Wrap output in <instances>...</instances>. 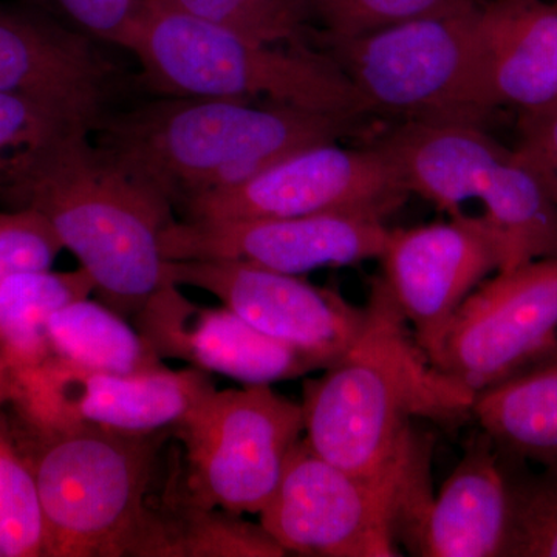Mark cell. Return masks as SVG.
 Returning a JSON list of instances; mask_svg holds the SVG:
<instances>
[{
    "label": "cell",
    "instance_id": "11",
    "mask_svg": "<svg viewBox=\"0 0 557 557\" xmlns=\"http://www.w3.org/2000/svg\"><path fill=\"white\" fill-rule=\"evenodd\" d=\"M557 344V258L479 285L450 322L435 368L472 394L509 379Z\"/></svg>",
    "mask_w": 557,
    "mask_h": 557
},
{
    "label": "cell",
    "instance_id": "32",
    "mask_svg": "<svg viewBox=\"0 0 557 557\" xmlns=\"http://www.w3.org/2000/svg\"><path fill=\"white\" fill-rule=\"evenodd\" d=\"M515 152L536 175L557 207V104L520 115Z\"/></svg>",
    "mask_w": 557,
    "mask_h": 557
},
{
    "label": "cell",
    "instance_id": "25",
    "mask_svg": "<svg viewBox=\"0 0 557 557\" xmlns=\"http://www.w3.org/2000/svg\"><path fill=\"white\" fill-rule=\"evenodd\" d=\"M44 556V522L35 478L13 432L0 420V557Z\"/></svg>",
    "mask_w": 557,
    "mask_h": 557
},
{
    "label": "cell",
    "instance_id": "13",
    "mask_svg": "<svg viewBox=\"0 0 557 557\" xmlns=\"http://www.w3.org/2000/svg\"><path fill=\"white\" fill-rule=\"evenodd\" d=\"M388 233L383 218L364 212L218 222L174 219L161 233L160 248L166 260H230L300 276L380 259Z\"/></svg>",
    "mask_w": 557,
    "mask_h": 557
},
{
    "label": "cell",
    "instance_id": "2",
    "mask_svg": "<svg viewBox=\"0 0 557 557\" xmlns=\"http://www.w3.org/2000/svg\"><path fill=\"white\" fill-rule=\"evenodd\" d=\"M0 207L46 218L121 317L134 318L166 284L160 239L174 209L104 156L87 127L33 150L0 188Z\"/></svg>",
    "mask_w": 557,
    "mask_h": 557
},
{
    "label": "cell",
    "instance_id": "10",
    "mask_svg": "<svg viewBox=\"0 0 557 557\" xmlns=\"http://www.w3.org/2000/svg\"><path fill=\"white\" fill-rule=\"evenodd\" d=\"M214 391L208 373L194 368L119 375L50 358L22 383L11 406L20 426L35 431L172 434Z\"/></svg>",
    "mask_w": 557,
    "mask_h": 557
},
{
    "label": "cell",
    "instance_id": "17",
    "mask_svg": "<svg viewBox=\"0 0 557 557\" xmlns=\"http://www.w3.org/2000/svg\"><path fill=\"white\" fill-rule=\"evenodd\" d=\"M478 36L494 110L527 115L557 104V3L491 0L479 5Z\"/></svg>",
    "mask_w": 557,
    "mask_h": 557
},
{
    "label": "cell",
    "instance_id": "8",
    "mask_svg": "<svg viewBox=\"0 0 557 557\" xmlns=\"http://www.w3.org/2000/svg\"><path fill=\"white\" fill-rule=\"evenodd\" d=\"M306 432L302 405L269 384L215 388L174 429L185 445L186 485L199 500L260 515Z\"/></svg>",
    "mask_w": 557,
    "mask_h": 557
},
{
    "label": "cell",
    "instance_id": "14",
    "mask_svg": "<svg viewBox=\"0 0 557 557\" xmlns=\"http://www.w3.org/2000/svg\"><path fill=\"white\" fill-rule=\"evenodd\" d=\"M380 260L381 281L432 364L458 309L504 262L485 219L463 212L448 222L391 230Z\"/></svg>",
    "mask_w": 557,
    "mask_h": 557
},
{
    "label": "cell",
    "instance_id": "6",
    "mask_svg": "<svg viewBox=\"0 0 557 557\" xmlns=\"http://www.w3.org/2000/svg\"><path fill=\"white\" fill-rule=\"evenodd\" d=\"M432 440L386 472L361 475L336 467L300 440L276 493L260 512L287 555L395 557L416 548L431 507Z\"/></svg>",
    "mask_w": 557,
    "mask_h": 557
},
{
    "label": "cell",
    "instance_id": "7",
    "mask_svg": "<svg viewBox=\"0 0 557 557\" xmlns=\"http://www.w3.org/2000/svg\"><path fill=\"white\" fill-rule=\"evenodd\" d=\"M478 17L479 3L456 0L416 20L327 42L369 112L483 126L494 109L483 81Z\"/></svg>",
    "mask_w": 557,
    "mask_h": 557
},
{
    "label": "cell",
    "instance_id": "5",
    "mask_svg": "<svg viewBox=\"0 0 557 557\" xmlns=\"http://www.w3.org/2000/svg\"><path fill=\"white\" fill-rule=\"evenodd\" d=\"M38 490L44 556L137 557L146 508L171 432H13Z\"/></svg>",
    "mask_w": 557,
    "mask_h": 557
},
{
    "label": "cell",
    "instance_id": "9",
    "mask_svg": "<svg viewBox=\"0 0 557 557\" xmlns=\"http://www.w3.org/2000/svg\"><path fill=\"white\" fill-rule=\"evenodd\" d=\"M409 193L373 148L319 143L289 153L244 182L209 190L177 209L185 222L288 219L364 212L386 219Z\"/></svg>",
    "mask_w": 557,
    "mask_h": 557
},
{
    "label": "cell",
    "instance_id": "12",
    "mask_svg": "<svg viewBox=\"0 0 557 557\" xmlns=\"http://www.w3.org/2000/svg\"><path fill=\"white\" fill-rule=\"evenodd\" d=\"M164 278L211 293L251 327L324 369L346 354L364 327L366 307L295 274L230 260H166Z\"/></svg>",
    "mask_w": 557,
    "mask_h": 557
},
{
    "label": "cell",
    "instance_id": "29",
    "mask_svg": "<svg viewBox=\"0 0 557 557\" xmlns=\"http://www.w3.org/2000/svg\"><path fill=\"white\" fill-rule=\"evenodd\" d=\"M456 0H306L329 40L355 38L434 11Z\"/></svg>",
    "mask_w": 557,
    "mask_h": 557
},
{
    "label": "cell",
    "instance_id": "24",
    "mask_svg": "<svg viewBox=\"0 0 557 557\" xmlns=\"http://www.w3.org/2000/svg\"><path fill=\"white\" fill-rule=\"evenodd\" d=\"M51 358L95 372L141 375L164 369L163 359L127 319L106 304L73 300L49 319Z\"/></svg>",
    "mask_w": 557,
    "mask_h": 557
},
{
    "label": "cell",
    "instance_id": "19",
    "mask_svg": "<svg viewBox=\"0 0 557 557\" xmlns=\"http://www.w3.org/2000/svg\"><path fill=\"white\" fill-rule=\"evenodd\" d=\"M373 148L391 164L410 194L450 215L478 200L480 188L509 149L480 124L398 121Z\"/></svg>",
    "mask_w": 557,
    "mask_h": 557
},
{
    "label": "cell",
    "instance_id": "20",
    "mask_svg": "<svg viewBox=\"0 0 557 557\" xmlns=\"http://www.w3.org/2000/svg\"><path fill=\"white\" fill-rule=\"evenodd\" d=\"M265 528L199 500L186 485L183 463L170 467L152 491L137 557H284Z\"/></svg>",
    "mask_w": 557,
    "mask_h": 557
},
{
    "label": "cell",
    "instance_id": "31",
    "mask_svg": "<svg viewBox=\"0 0 557 557\" xmlns=\"http://www.w3.org/2000/svg\"><path fill=\"white\" fill-rule=\"evenodd\" d=\"M54 20L94 40L126 47L145 0H33Z\"/></svg>",
    "mask_w": 557,
    "mask_h": 557
},
{
    "label": "cell",
    "instance_id": "1",
    "mask_svg": "<svg viewBox=\"0 0 557 557\" xmlns=\"http://www.w3.org/2000/svg\"><path fill=\"white\" fill-rule=\"evenodd\" d=\"M366 322L346 354L319 379L304 381V440L330 463L379 475L409 456L423 434L413 418L456 424L475 395L435 368L381 277Z\"/></svg>",
    "mask_w": 557,
    "mask_h": 557
},
{
    "label": "cell",
    "instance_id": "22",
    "mask_svg": "<svg viewBox=\"0 0 557 557\" xmlns=\"http://www.w3.org/2000/svg\"><path fill=\"white\" fill-rule=\"evenodd\" d=\"M471 417L508 461L557 465V344L475 395Z\"/></svg>",
    "mask_w": 557,
    "mask_h": 557
},
{
    "label": "cell",
    "instance_id": "30",
    "mask_svg": "<svg viewBox=\"0 0 557 557\" xmlns=\"http://www.w3.org/2000/svg\"><path fill=\"white\" fill-rule=\"evenodd\" d=\"M62 249L60 237L39 212L0 207V287L13 274L51 270Z\"/></svg>",
    "mask_w": 557,
    "mask_h": 557
},
{
    "label": "cell",
    "instance_id": "15",
    "mask_svg": "<svg viewBox=\"0 0 557 557\" xmlns=\"http://www.w3.org/2000/svg\"><path fill=\"white\" fill-rule=\"evenodd\" d=\"M132 321L163 361H185L245 386H271L324 370L317 359L269 338L228 307L199 306L170 282Z\"/></svg>",
    "mask_w": 557,
    "mask_h": 557
},
{
    "label": "cell",
    "instance_id": "27",
    "mask_svg": "<svg viewBox=\"0 0 557 557\" xmlns=\"http://www.w3.org/2000/svg\"><path fill=\"white\" fill-rule=\"evenodd\" d=\"M183 10L260 42L302 49L306 0H172Z\"/></svg>",
    "mask_w": 557,
    "mask_h": 557
},
{
    "label": "cell",
    "instance_id": "28",
    "mask_svg": "<svg viewBox=\"0 0 557 557\" xmlns=\"http://www.w3.org/2000/svg\"><path fill=\"white\" fill-rule=\"evenodd\" d=\"M79 126L91 131L86 121L53 102L0 94V188L33 150Z\"/></svg>",
    "mask_w": 557,
    "mask_h": 557
},
{
    "label": "cell",
    "instance_id": "18",
    "mask_svg": "<svg viewBox=\"0 0 557 557\" xmlns=\"http://www.w3.org/2000/svg\"><path fill=\"white\" fill-rule=\"evenodd\" d=\"M509 518L507 467L493 440L480 429L432 498L413 555L505 557Z\"/></svg>",
    "mask_w": 557,
    "mask_h": 557
},
{
    "label": "cell",
    "instance_id": "23",
    "mask_svg": "<svg viewBox=\"0 0 557 557\" xmlns=\"http://www.w3.org/2000/svg\"><path fill=\"white\" fill-rule=\"evenodd\" d=\"M502 249V270L557 258V207L515 149L497 161L478 196Z\"/></svg>",
    "mask_w": 557,
    "mask_h": 557
},
{
    "label": "cell",
    "instance_id": "4",
    "mask_svg": "<svg viewBox=\"0 0 557 557\" xmlns=\"http://www.w3.org/2000/svg\"><path fill=\"white\" fill-rule=\"evenodd\" d=\"M124 49L164 97L259 98L350 123L370 113L332 58L260 42L172 0H145Z\"/></svg>",
    "mask_w": 557,
    "mask_h": 557
},
{
    "label": "cell",
    "instance_id": "3",
    "mask_svg": "<svg viewBox=\"0 0 557 557\" xmlns=\"http://www.w3.org/2000/svg\"><path fill=\"white\" fill-rule=\"evenodd\" d=\"M351 126L271 102L159 95L109 109L90 135L116 166L177 211L186 200L244 182L296 150L336 141Z\"/></svg>",
    "mask_w": 557,
    "mask_h": 557
},
{
    "label": "cell",
    "instance_id": "26",
    "mask_svg": "<svg viewBox=\"0 0 557 557\" xmlns=\"http://www.w3.org/2000/svg\"><path fill=\"white\" fill-rule=\"evenodd\" d=\"M505 467L511 512L505 557H557V465L536 474Z\"/></svg>",
    "mask_w": 557,
    "mask_h": 557
},
{
    "label": "cell",
    "instance_id": "21",
    "mask_svg": "<svg viewBox=\"0 0 557 557\" xmlns=\"http://www.w3.org/2000/svg\"><path fill=\"white\" fill-rule=\"evenodd\" d=\"M86 270L25 271L0 287V406L11 405L28 376L51 358L49 319L73 300L89 298Z\"/></svg>",
    "mask_w": 557,
    "mask_h": 557
},
{
    "label": "cell",
    "instance_id": "16",
    "mask_svg": "<svg viewBox=\"0 0 557 557\" xmlns=\"http://www.w3.org/2000/svg\"><path fill=\"white\" fill-rule=\"evenodd\" d=\"M119 83L89 36L44 11L0 3V94L53 102L94 127L112 109Z\"/></svg>",
    "mask_w": 557,
    "mask_h": 557
},
{
    "label": "cell",
    "instance_id": "33",
    "mask_svg": "<svg viewBox=\"0 0 557 557\" xmlns=\"http://www.w3.org/2000/svg\"><path fill=\"white\" fill-rule=\"evenodd\" d=\"M557 3V2H556Z\"/></svg>",
    "mask_w": 557,
    "mask_h": 557
}]
</instances>
